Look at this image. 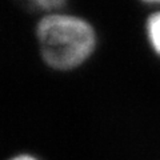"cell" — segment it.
I'll return each mask as SVG.
<instances>
[{
    "label": "cell",
    "instance_id": "6da1fadb",
    "mask_svg": "<svg viewBox=\"0 0 160 160\" xmlns=\"http://www.w3.org/2000/svg\"><path fill=\"white\" fill-rule=\"evenodd\" d=\"M42 62L56 72H72L98 51L99 33L88 19L64 9L42 15L35 27Z\"/></svg>",
    "mask_w": 160,
    "mask_h": 160
},
{
    "label": "cell",
    "instance_id": "7a4b0ae2",
    "mask_svg": "<svg viewBox=\"0 0 160 160\" xmlns=\"http://www.w3.org/2000/svg\"><path fill=\"white\" fill-rule=\"evenodd\" d=\"M144 35L151 52L160 59V9L147 16L144 22Z\"/></svg>",
    "mask_w": 160,
    "mask_h": 160
},
{
    "label": "cell",
    "instance_id": "3957f363",
    "mask_svg": "<svg viewBox=\"0 0 160 160\" xmlns=\"http://www.w3.org/2000/svg\"><path fill=\"white\" fill-rule=\"evenodd\" d=\"M23 7H26L29 11L40 12L42 15L60 11L67 4L68 0H19Z\"/></svg>",
    "mask_w": 160,
    "mask_h": 160
},
{
    "label": "cell",
    "instance_id": "277c9868",
    "mask_svg": "<svg viewBox=\"0 0 160 160\" xmlns=\"http://www.w3.org/2000/svg\"><path fill=\"white\" fill-rule=\"evenodd\" d=\"M8 160H39V159L29 153H20V155H16V156H12Z\"/></svg>",
    "mask_w": 160,
    "mask_h": 160
},
{
    "label": "cell",
    "instance_id": "5b68a950",
    "mask_svg": "<svg viewBox=\"0 0 160 160\" xmlns=\"http://www.w3.org/2000/svg\"><path fill=\"white\" fill-rule=\"evenodd\" d=\"M147 6H153V7H160V0H139Z\"/></svg>",
    "mask_w": 160,
    "mask_h": 160
}]
</instances>
